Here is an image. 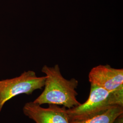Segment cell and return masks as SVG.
Segmentation results:
<instances>
[{
  "label": "cell",
  "instance_id": "obj_1",
  "mask_svg": "<svg viewBox=\"0 0 123 123\" xmlns=\"http://www.w3.org/2000/svg\"><path fill=\"white\" fill-rule=\"evenodd\" d=\"M42 72L46 76L44 90L33 101L40 105L43 104L63 105L69 109L80 104L76 98V89L79 81L74 78L67 79L62 74L58 64L51 67L44 65Z\"/></svg>",
  "mask_w": 123,
  "mask_h": 123
},
{
  "label": "cell",
  "instance_id": "obj_2",
  "mask_svg": "<svg viewBox=\"0 0 123 123\" xmlns=\"http://www.w3.org/2000/svg\"><path fill=\"white\" fill-rule=\"evenodd\" d=\"M114 105L123 106V90L109 91L91 84L88 99L82 104L66 110L70 122L90 119Z\"/></svg>",
  "mask_w": 123,
  "mask_h": 123
},
{
  "label": "cell",
  "instance_id": "obj_3",
  "mask_svg": "<svg viewBox=\"0 0 123 123\" xmlns=\"http://www.w3.org/2000/svg\"><path fill=\"white\" fill-rule=\"evenodd\" d=\"M46 76L38 77L33 71H24L20 76L0 80V113L5 104L18 95H31L44 87Z\"/></svg>",
  "mask_w": 123,
  "mask_h": 123
},
{
  "label": "cell",
  "instance_id": "obj_4",
  "mask_svg": "<svg viewBox=\"0 0 123 123\" xmlns=\"http://www.w3.org/2000/svg\"><path fill=\"white\" fill-rule=\"evenodd\" d=\"M66 110L56 105L43 108L33 101L26 103L22 109L24 114L35 123H70Z\"/></svg>",
  "mask_w": 123,
  "mask_h": 123
},
{
  "label": "cell",
  "instance_id": "obj_5",
  "mask_svg": "<svg viewBox=\"0 0 123 123\" xmlns=\"http://www.w3.org/2000/svg\"><path fill=\"white\" fill-rule=\"evenodd\" d=\"M88 80L93 84L113 92L123 90V68H115L109 65H99L92 68Z\"/></svg>",
  "mask_w": 123,
  "mask_h": 123
},
{
  "label": "cell",
  "instance_id": "obj_6",
  "mask_svg": "<svg viewBox=\"0 0 123 123\" xmlns=\"http://www.w3.org/2000/svg\"><path fill=\"white\" fill-rule=\"evenodd\" d=\"M123 114V106L114 105L105 112L90 119L74 121L70 123H112L119 115Z\"/></svg>",
  "mask_w": 123,
  "mask_h": 123
},
{
  "label": "cell",
  "instance_id": "obj_7",
  "mask_svg": "<svg viewBox=\"0 0 123 123\" xmlns=\"http://www.w3.org/2000/svg\"><path fill=\"white\" fill-rule=\"evenodd\" d=\"M112 123H123V114L119 115Z\"/></svg>",
  "mask_w": 123,
  "mask_h": 123
}]
</instances>
